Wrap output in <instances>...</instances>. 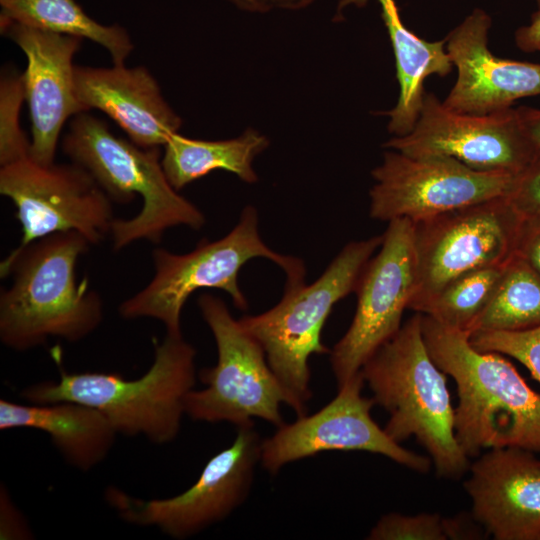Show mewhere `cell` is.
<instances>
[{"instance_id":"9","label":"cell","mask_w":540,"mask_h":540,"mask_svg":"<svg viewBox=\"0 0 540 540\" xmlns=\"http://www.w3.org/2000/svg\"><path fill=\"white\" fill-rule=\"evenodd\" d=\"M417 282L409 309L423 313L454 279L507 263L523 219L506 196L412 222Z\"/></svg>"},{"instance_id":"10","label":"cell","mask_w":540,"mask_h":540,"mask_svg":"<svg viewBox=\"0 0 540 540\" xmlns=\"http://www.w3.org/2000/svg\"><path fill=\"white\" fill-rule=\"evenodd\" d=\"M0 193L16 207L22 228L18 249L59 232L76 231L90 244L111 234V198L74 162L45 166L27 157L2 166Z\"/></svg>"},{"instance_id":"20","label":"cell","mask_w":540,"mask_h":540,"mask_svg":"<svg viewBox=\"0 0 540 540\" xmlns=\"http://www.w3.org/2000/svg\"><path fill=\"white\" fill-rule=\"evenodd\" d=\"M33 428L49 435L71 466L89 471L100 464L118 434L97 409L77 402L19 404L0 400V429Z\"/></svg>"},{"instance_id":"15","label":"cell","mask_w":540,"mask_h":540,"mask_svg":"<svg viewBox=\"0 0 540 540\" xmlns=\"http://www.w3.org/2000/svg\"><path fill=\"white\" fill-rule=\"evenodd\" d=\"M361 371L338 387L337 395L316 413L284 423L261 442L260 463L271 474L290 462L324 451H367L381 454L419 473L430 469L425 456L403 448L371 417L373 398L362 395Z\"/></svg>"},{"instance_id":"23","label":"cell","mask_w":540,"mask_h":540,"mask_svg":"<svg viewBox=\"0 0 540 540\" xmlns=\"http://www.w3.org/2000/svg\"><path fill=\"white\" fill-rule=\"evenodd\" d=\"M0 25L15 22L93 41L105 48L114 65H123L134 49L125 28L91 18L75 0H0Z\"/></svg>"},{"instance_id":"13","label":"cell","mask_w":540,"mask_h":540,"mask_svg":"<svg viewBox=\"0 0 540 540\" xmlns=\"http://www.w3.org/2000/svg\"><path fill=\"white\" fill-rule=\"evenodd\" d=\"M370 217L417 222L444 212L506 196L515 176L473 170L441 155L411 156L386 151L372 171Z\"/></svg>"},{"instance_id":"32","label":"cell","mask_w":540,"mask_h":540,"mask_svg":"<svg viewBox=\"0 0 540 540\" xmlns=\"http://www.w3.org/2000/svg\"><path fill=\"white\" fill-rule=\"evenodd\" d=\"M516 109L526 134L540 151V109L527 106Z\"/></svg>"},{"instance_id":"27","label":"cell","mask_w":540,"mask_h":540,"mask_svg":"<svg viewBox=\"0 0 540 540\" xmlns=\"http://www.w3.org/2000/svg\"><path fill=\"white\" fill-rule=\"evenodd\" d=\"M470 344L482 352H496L522 363L540 384V325L519 331L476 330Z\"/></svg>"},{"instance_id":"6","label":"cell","mask_w":540,"mask_h":540,"mask_svg":"<svg viewBox=\"0 0 540 540\" xmlns=\"http://www.w3.org/2000/svg\"><path fill=\"white\" fill-rule=\"evenodd\" d=\"M383 235L346 244L313 283H286L281 300L258 315H245L242 327L261 345L297 417L312 397L309 358L327 354L322 328L336 303L354 292Z\"/></svg>"},{"instance_id":"21","label":"cell","mask_w":540,"mask_h":540,"mask_svg":"<svg viewBox=\"0 0 540 540\" xmlns=\"http://www.w3.org/2000/svg\"><path fill=\"white\" fill-rule=\"evenodd\" d=\"M381 16L393 47L399 97L386 114L388 130L395 136L409 134L418 117L425 95L424 81L431 75L445 77L453 68L445 39L429 42L410 31L402 22L395 0H378Z\"/></svg>"},{"instance_id":"30","label":"cell","mask_w":540,"mask_h":540,"mask_svg":"<svg viewBox=\"0 0 540 540\" xmlns=\"http://www.w3.org/2000/svg\"><path fill=\"white\" fill-rule=\"evenodd\" d=\"M515 254L540 275V222L523 221Z\"/></svg>"},{"instance_id":"24","label":"cell","mask_w":540,"mask_h":540,"mask_svg":"<svg viewBox=\"0 0 540 540\" xmlns=\"http://www.w3.org/2000/svg\"><path fill=\"white\" fill-rule=\"evenodd\" d=\"M540 325V275L516 254L504 265L495 292L472 331H519Z\"/></svg>"},{"instance_id":"25","label":"cell","mask_w":540,"mask_h":540,"mask_svg":"<svg viewBox=\"0 0 540 540\" xmlns=\"http://www.w3.org/2000/svg\"><path fill=\"white\" fill-rule=\"evenodd\" d=\"M504 265L479 268L457 277L421 314L447 327L471 333L495 292Z\"/></svg>"},{"instance_id":"3","label":"cell","mask_w":540,"mask_h":540,"mask_svg":"<svg viewBox=\"0 0 540 540\" xmlns=\"http://www.w3.org/2000/svg\"><path fill=\"white\" fill-rule=\"evenodd\" d=\"M153 346V363L137 379L117 373H70L58 364V381L30 385L20 396L31 404H85L100 411L118 434L169 443L180 431L185 398L195 385L196 350L182 335L166 334L161 342L154 338Z\"/></svg>"},{"instance_id":"1","label":"cell","mask_w":540,"mask_h":540,"mask_svg":"<svg viewBox=\"0 0 540 540\" xmlns=\"http://www.w3.org/2000/svg\"><path fill=\"white\" fill-rule=\"evenodd\" d=\"M89 245L76 231L59 232L13 249L0 263L1 278L13 277L0 293V339L5 346L25 351L50 337L77 342L99 326L101 296L86 278L76 279V264Z\"/></svg>"},{"instance_id":"17","label":"cell","mask_w":540,"mask_h":540,"mask_svg":"<svg viewBox=\"0 0 540 540\" xmlns=\"http://www.w3.org/2000/svg\"><path fill=\"white\" fill-rule=\"evenodd\" d=\"M491 24L489 14L476 8L445 38L457 68V79L443 101L450 110L487 114L540 95V64L494 56L488 46Z\"/></svg>"},{"instance_id":"28","label":"cell","mask_w":540,"mask_h":540,"mask_svg":"<svg viewBox=\"0 0 540 540\" xmlns=\"http://www.w3.org/2000/svg\"><path fill=\"white\" fill-rule=\"evenodd\" d=\"M371 540H447L446 519L437 513L383 515L370 531Z\"/></svg>"},{"instance_id":"5","label":"cell","mask_w":540,"mask_h":540,"mask_svg":"<svg viewBox=\"0 0 540 540\" xmlns=\"http://www.w3.org/2000/svg\"><path fill=\"white\" fill-rule=\"evenodd\" d=\"M63 152L85 168L107 193L120 203L142 200L140 212L130 219H114V250L138 240L159 243L164 232L184 225L199 230L204 214L181 196L168 181L160 148H142L112 133L108 124L88 111L74 116L62 140Z\"/></svg>"},{"instance_id":"29","label":"cell","mask_w":540,"mask_h":540,"mask_svg":"<svg viewBox=\"0 0 540 540\" xmlns=\"http://www.w3.org/2000/svg\"><path fill=\"white\" fill-rule=\"evenodd\" d=\"M507 198L524 222H540V152L515 176Z\"/></svg>"},{"instance_id":"7","label":"cell","mask_w":540,"mask_h":540,"mask_svg":"<svg viewBox=\"0 0 540 540\" xmlns=\"http://www.w3.org/2000/svg\"><path fill=\"white\" fill-rule=\"evenodd\" d=\"M154 276L139 292L123 301L119 313L124 319L152 318L160 321L166 334L181 336V314L187 299L197 290L213 288L228 293L234 306L247 310L248 301L238 278L251 259L266 258L286 274V283L305 281V265L297 257L268 247L258 230V213L253 206L243 209L238 223L215 241L202 239L194 250L176 254L163 248L152 252Z\"/></svg>"},{"instance_id":"14","label":"cell","mask_w":540,"mask_h":540,"mask_svg":"<svg viewBox=\"0 0 540 540\" xmlns=\"http://www.w3.org/2000/svg\"><path fill=\"white\" fill-rule=\"evenodd\" d=\"M384 146L411 156L441 155L481 172L516 176L540 152L526 134L516 108L466 114L425 93L412 131Z\"/></svg>"},{"instance_id":"18","label":"cell","mask_w":540,"mask_h":540,"mask_svg":"<svg viewBox=\"0 0 540 540\" xmlns=\"http://www.w3.org/2000/svg\"><path fill=\"white\" fill-rule=\"evenodd\" d=\"M520 447L489 449L463 486L472 517L496 540H540V460Z\"/></svg>"},{"instance_id":"34","label":"cell","mask_w":540,"mask_h":540,"mask_svg":"<svg viewBox=\"0 0 540 540\" xmlns=\"http://www.w3.org/2000/svg\"><path fill=\"white\" fill-rule=\"evenodd\" d=\"M538 6L540 7V0H536Z\"/></svg>"},{"instance_id":"8","label":"cell","mask_w":540,"mask_h":540,"mask_svg":"<svg viewBox=\"0 0 540 540\" xmlns=\"http://www.w3.org/2000/svg\"><path fill=\"white\" fill-rule=\"evenodd\" d=\"M198 306L214 336L218 359L215 366L200 370L205 388L186 395V415L195 421L229 422L237 428L253 425V418L282 426L281 404L288 405L289 399L261 345L222 299L203 294Z\"/></svg>"},{"instance_id":"22","label":"cell","mask_w":540,"mask_h":540,"mask_svg":"<svg viewBox=\"0 0 540 540\" xmlns=\"http://www.w3.org/2000/svg\"><path fill=\"white\" fill-rule=\"evenodd\" d=\"M265 136L247 130L240 137L206 141L174 134L163 146L162 167L170 184L179 191L193 181L223 169L246 183L257 181L252 167L255 157L268 146Z\"/></svg>"},{"instance_id":"2","label":"cell","mask_w":540,"mask_h":540,"mask_svg":"<svg viewBox=\"0 0 540 540\" xmlns=\"http://www.w3.org/2000/svg\"><path fill=\"white\" fill-rule=\"evenodd\" d=\"M421 326L431 358L456 383L454 433L466 456L503 447L540 452V393L502 354L475 349L469 332L424 314Z\"/></svg>"},{"instance_id":"19","label":"cell","mask_w":540,"mask_h":540,"mask_svg":"<svg viewBox=\"0 0 540 540\" xmlns=\"http://www.w3.org/2000/svg\"><path fill=\"white\" fill-rule=\"evenodd\" d=\"M74 81L77 98L87 111L97 109L108 115L142 148L164 146L182 125L144 66L75 65Z\"/></svg>"},{"instance_id":"33","label":"cell","mask_w":540,"mask_h":540,"mask_svg":"<svg viewBox=\"0 0 540 540\" xmlns=\"http://www.w3.org/2000/svg\"><path fill=\"white\" fill-rule=\"evenodd\" d=\"M230 2L235 3L236 5L251 9V10H263L269 8L272 4L276 3H286L288 1L289 3H294V0H228ZM301 1V0H297Z\"/></svg>"},{"instance_id":"16","label":"cell","mask_w":540,"mask_h":540,"mask_svg":"<svg viewBox=\"0 0 540 540\" xmlns=\"http://www.w3.org/2000/svg\"><path fill=\"white\" fill-rule=\"evenodd\" d=\"M0 28L27 59L23 77L31 119L29 157L51 165L65 123L87 111L76 95L73 65L83 39L15 22Z\"/></svg>"},{"instance_id":"4","label":"cell","mask_w":540,"mask_h":540,"mask_svg":"<svg viewBox=\"0 0 540 540\" xmlns=\"http://www.w3.org/2000/svg\"><path fill=\"white\" fill-rule=\"evenodd\" d=\"M361 373L375 403L389 413L384 430L395 442L412 436L430 454L438 476L460 478L468 457L454 433V408L447 374L431 358L425 344L421 313L365 362Z\"/></svg>"},{"instance_id":"12","label":"cell","mask_w":540,"mask_h":540,"mask_svg":"<svg viewBox=\"0 0 540 540\" xmlns=\"http://www.w3.org/2000/svg\"><path fill=\"white\" fill-rule=\"evenodd\" d=\"M378 253L363 269L355 293L353 320L330 351L338 387L361 371L365 362L401 328L417 282L413 224L405 218L388 222Z\"/></svg>"},{"instance_id":"11","label":"cell","mask_w":540,"mask_h":540,"mask_svg":"<svg viewBox=\"0 0 540 540\" xmlns=\"http://www.w3.org/2000/svg\"><path fill=\"white\" fill-rule=\"evenodd\" d=\"M261 442L253 425L239 427L233 443L213 456L196 482L179 495L143 500L108 488L106 498L127 522L155 526L174 539L191 537L245 501L260 462Z\"/></svg>"},{"instance_id":"26","label":"cell","mask_w":540,"mask_h":540,"mask_svg":"<svg viewBox=\"0 0 540 540\" xmlns=\"http://www.w3.org/2000/svg\"><path fill=\"white\" fill-rule=\"evenodd\" d=\"M25 98L23 73L6 67L0 77V166L29 157L30 140L20 125Z\"/></svg>"},{"instance_id":"31","label":"cell","mask_w":540,"mask_h":540,"mask_svg":"<svg viewBox=\"0 0 540 540\" xmlns=\"http://www.w3.org/2000/svg\"><path fill=\"white\" fill-rule=\"evenodd\" d=\"M516 46L526 53H540V10L534 12L527 25L519 27L514 35Z\"/></svg>"}]
</instances>
